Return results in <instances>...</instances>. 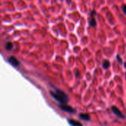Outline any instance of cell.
Listing matches in <instances>:
<instances>
[{
    "label": "cell",
    "instance_id": "1",
    "mask_svg": "<svg viewBox=\"0 0 126 126\" xmlns=\"http://www.w3.org/2000/svg\"><path fill=\"white\" fill-rule=\"evenodd\" d=\"M50 94L52 95V97L57 100L58 102H59L61 104H66L68 101V96L66 95V93H64L63 91L59 90V89H56V92H50Z\"/></svg>",
    "mask_w": 126,
    "mask_h": 126
},
{
    "label": "cell",
    "instance_id": "2",
    "mask_svg": "<svg viewBox=\"0 0 126 126\" xmlns=\"http://www.w3.org/2000/svg\"><path fill=\"white\" fill-rule=\"evenodd\" d=\"M60 109L66 112H69V113H73L75 112V110L69 106H67L66 104H61L60 106Z\"/></svg>",
    "mask_w": 126,
    "mask_h": 126
},
{
    "label": "cell",
    "instance_id": "3",
    "mask_svg": "<svg viewBox=\"0 0 126 126\" xmlns=\"http://www.w3.org/2000/svg\"><path fill=\"white\" fill-rule=\"evenodd\" d=\"M111 110H112V111H113L117 117H120V118H124V117H125L123 116V113L120 111V110L118 109V108H117L116 106H112V107H111Z\"/></svg>",
    "mask_w": 126,
    "mask_h": 126
},
{
    "label": "cell",
    "instance_id": "4",
    "mask_svg": "<svg viewBox=\"0 0 126 126\" xmlns=\"http://www.w3.org/2000/svg\"><path fill=\"white\" fill-rule=\"evenodd\" d=\"M8 62L14 66H17L19 65V61L13 56H11L8 58Z\"/></svg>",
    "mask_w": 126,
    "mask_h": 126
},
{
    "label": "cell",
    "instance_id": "5",
    "mask_svg": "<svg viewBox=\"0 0 126 126\" xmlns=\"http://www.w3.org/2000/svg\"><path fill=\"white\" fill-rule=\"evenodd\" d=\"M69 123L70 125H72V126H82V124H81L80 122L75 121V120H69Z\"/></svg>",
    "mask_w": 126,
    "mask_h": 126
},
{
    "label": "cell",
    "instance_id": "6",
    "mask_svg": "<svg viewBox=\"0 0 126 126\" xmlns=\"http://www.w3.org/2000/svg\"><path fill=\"white\" fill-rule=\"evenodd\" d=\"M80 117L86 121H89L90 120V116L88 114H80Z\"/></svg>",
    "mask_w": 126,
    "mask_h": 126
},
{
    "label": "cell",
    "instance_id": "7",
    "mask_svg": "<svg viewBox=\"0 0 126 126\" xmlns=\"http://www.w3.org/2000/svg\"><path fill=\"white\" fill-rule=\"evenodd\" d=\"M89 25L91 27H95L96 26V20L92 16H91V18L89 19Z\"/></svg>",
    "mask_w": 126,
    "mask_h": 126
},
{
    "label": "cell",
    "instance_id": "8",
    "mask_svg": "<svg viewBox=\"0 0 126 126\" xmlns=\"http://www.w3.org/2000/svg\"><path fill=\"white\" fill-rule=\"evenodd\" d=\"M103 66L104 69H108L110 66V62L109 61H104L103 63Z\"/></svg>",
    "mask_w": 126,
    "mask_h": 126
},
{
    "label": "cell",
    "instance_id": "9",
    "mask_svg": "<svg viewBox=\"0 0 126 126\" xmlns=\"http://www.w3.org/2000/svg\"><path fill=\"white\" fill-rule=\"evenodd\" d=\"M5 48H6L7 50H10V49H12V48H13V44L10 43V42H7V43L6 44V45H5Z\"/></svg>",
    "mask_w": 126,
    "mask_h": 126
},
{
    "label": "cell",
    "instance_id": "10",
    "mask_svg": "<svg viewBox=\"0 0 126 126\" xmlns=\"http://www.w3.org/2000/svg\"><path fill=\"white\" fill-rule=\"evenodd\" d=\"M117 61H119V63L121 64V63H123V61H122V60H121V58H120V55H117Z\"/></svg>",
    "mask_w": 126,
    "mask_h": 126
},
{
    "label": "cell",
    "instance_id": "11",
    "mask_svg": "<svg viewBox=\"0 0 126 126\" xmlns=\"http://www.w3.org/2000/svg\"><path fill=\"white\" fill-rule=\"evenodd\" d=\"M122 9H123V13H125L126 15V5H123V7H122Z\"/></svg>",
    "mask_w": 126,
    "mask_h": 126
},
{
    "label": "cell",
    "instance_id": "12",
    "mask_svg": "<svg viewBox=\"0 0 126 126\" xmlns=\"http://www.w3.org/2000/svg\"><path fill=\"white\" fill-rule=\"evenodd\" d=\"M67 2H68V4H69L70 3V0H67Z\"/></svg>",
    "mask_w": 126,
    "mask_h": 126
},
{
    "label": "cell",
    "instance_id": "13",
    "mask_svg": "<svg viewBox=\"0 0 126 126\" xmlns=\"http://www.w3.org/2000/svg\"><path fill=\"white\" fill-rule=\"evenodd\" d=\"M125 66H126V63H125Z\"/></svg>",
    "mask_w": 126,
    "mask_h": 126
}]
</instances>
